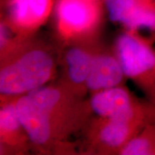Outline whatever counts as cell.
<instances>
[{
  "mask_svg": "<svg viewBox=\"0 0 155 155\" xmlns=\"http://www.w3.org/2000/svg\"><path fill=\"white\" fill-rule=\"evenodd\" d=\"M64 97L59 90L40 87L19 97L16 110L23 130L36 145H45L52 140L56 122L61 115Z\"/></svg>",
  "mask_w": 155,
  "mask_h": 155,
  "instance_id": "cell-1",
  "label": "cell"
},
{
  "mask_svg": "<svg viewBox=\"0 0 155 155\" xmlns=\"http://www.w3.org/2000/svg\"><path fill=\"white\" fill-rule=\"evenodd\" d=\"M54 61L43 50H31L5 67L0 72V91L26 94L44 86L52 76Z\"/></svg>",
  "mask_w": 155,
  "mask_h": 155,
  "instance_id": "cell-2",
  "label": "cell"
},
{
  "mask_svg": "<svg viewBox=\"0 0 155 155\" xmlns=\"http://www.w3.org/2000/svg\"><path fill=\"white\" fill-rule=\"evenodd\" d=\"M117 54L124 74L143 83L155 104V51L130 35L117 41Z\"/></svg>",
  "mask_w": 155,
  "mask_h": 155,
  "instance_id": "cell-3",
  "label": "cell"
},
{
  "mask_svg": "<svg viewBox=\"0 0 155 155\" xmlns=\"http://www.w3.org/2000/svg\"><path fill=\"white\" fill-rule=\"evenodd\" d=\"M59 28L67 36L85 33L93 27L99 16L97 0H59Z\"/></svg>",
  "mask_w": 155,
  "mask_h": 155,
  "instance_id": "cell-4",
  "label": "cell"
},
{
  "mask_svg": "<svg viewBox=\"0 0 155 155\" xmlns=\"http://www.w3.org/2000/svg\"><path fill=\"white\" fill-rule=\"evenodd\" d=\"M124 75L119 60L111 56L100 55L93 59L85 83L91 91H102L116 87Z\"/></svg>",
  "mask_w": 155,
  "mask_h": 155,
  "instance_id": "cell-5",
  "label": "cell"
},
{
  "mask_svg": "<svg viewBox=\"0 0 155 155\" xmlns=\"http://www.w3.org/2000/svg\"><path fill=\"white\" fill-rule=\"evenodd\" d=\"M52 5L53 0H10V16L19 28H35L49 15Z\"/></svg>",
  "mask_w": 155,
  "mask_h": 155,
  "instance_id": "cell-6",
  "label": "cell"
},
{
  "mask_svg": "<svg viewBox=\"0 0 155 155\" xmlns=\"http://www.w3.org/2000/svg\"><path fill=\"white\" fill-rule=\"evenodd\" d=\"M91 106L95 113L106 119L123 115L134 110L128 92L116 86L97 92L91 101Z\"/></svg>",
  "mask_w": 155,
  "mask_h": 155,
  "instance_id": "cell-7",
  "label": "cell"
},
{
  "mask_svg": "<svg viewBox=\"0 0 155 155\" xmlns=\"http://www.w3.org/2000/svg\"><path fill=\"white\" fill-rule=\"evenodd\" d=\"M141 117L137 110L107 119L100 131V140L110 147H118L126 143L133 132L134 124L141 123Z\"/></svg>",
  "mask_w": 155,
  "mask_h": 155,
  "instance_id": "cell-8",
  "label": "cell"
},
{
  "mask_svg": "<svg viewBox=\"0 0 155 155\" xmlns=\"http://www.w3.org/2000/svg\"><path fill=\"white\" fill-rule=\"evenodd\" d=\"M66 59L70 79L75 84L86 82L93 58L80 48H72L67 52Z\"/></svg>",
  "mask_w": 155,
  "mask_h": 155,
  "instance_id": "cell-9",
  "label": "cell"
},
{
  "mask_svg": "<svg viewBox=\"0 0 155 155\" xmlns=\"http://www.w3.org/2000/svg\"><path fill=\"white\" fill-rule=\"evenodd\" d=\"M124 25L131 29L146 28L155 30V0H140Z\"/></svg>",
  "mask_w": 155,
  "mask_h": 155,
  "instance_id": "cell-10",
  "label": "cell"
},
{
  "mask_svg": "<svg viewBox=\"0 0 155 155\" xmlns=\"http://www.w3.org/2000/svg\"><path fill=\"white\" fill-rule=\"evenodd\" d=\"M121 153L124 155L155 154V123L149 125L142 134L127 142L123 146Z\"/></svg>",
  "mask_w": 155,
  "mask_h": 155,
  "instance_id": "cell-11",
  "label": "cell"
},
{
  "mask_svg": "<svg viewBox=\"0 0 155 155\" xmlns=\"http://www.w3.org/2000/svg\"><path fill=\"white\" fill-rule=\"evenodd\" d=\"M23 129L18 118L15 104L5 105L0 111V130L2 139L17 136Z\"/></svg>",
  "mask_w": 155,
  "mask_h": 155,
  "instance_id": "cell-12",
  "label": "cell"
},
{
  "mask_svg": "<svg viewBox=\"0 0 155 155\" xmlns=\"http://www.w3.org/2000/svg\"><path fill=\"white\" fill-rule=\"evenodd\" d=\"M140 0H105L111 21L125 24Z\"/></svg>",
  "mask_w": 155,
  "mask_h": 155,
  "instance_id": "cell-13",
  "label": "cell"
},
{
  "mask_svg": "<svg viewBox=\"0 0 155 155\" xmlns=\"http://www.w3.org/2000/svg\"><path fill=\"white\" fill-rule=\"evenodd\" d=\"M97 1H98V0H97Z\"/></svg>",
  "mask_w": 155,
  "mask_h": 155,
  "instance_id": "cell-14",
  "label": "cell"
}]
</instances>
